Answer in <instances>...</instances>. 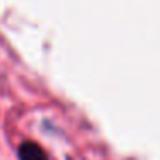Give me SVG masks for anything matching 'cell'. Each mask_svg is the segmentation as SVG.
<instances>
[{
	"label": "cell",
	"mask_w": 160,
	"mask_h": 160,
	"mask_svg": "<svg viewBox=\"0 0 160 160\" xmlns=\"http://www.w3.org/2000/svg\"><path fill=\"white\" fill-rule=\"evenodd\" d=\"M19 160H48L42 148L33 141H24L18 148Z\"/></svg>",
	"instance_id": "cell-1"
}]
</instances>
